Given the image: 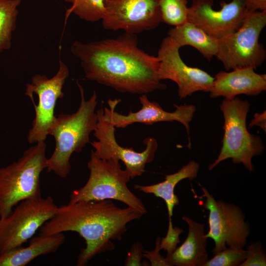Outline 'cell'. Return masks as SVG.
Segmentation results:
<instances>
[{"instance_id": "cell-28", "label": "cell", "mask_w": 266, "mask_h": 266, "mask_svg": "<svg viewBox=\"0 0 266 266\" xmlns=\"http://www.w3.org/2000/svg\"><path fill=\"white\" fill-rule=\"evenodd\" d=\"M143 247L139 241L134 243L131 247L128 256L125 259L124 265L126 266H143L141 262L143 257Z\"/></svg>"}, {"instance_id": "cell-19", "label": "cell", "mask_w": 266, "mask_h": 266, "mask_svg": "<svg viewBox=\"0 0 266 266\" xmlns=\"http://www.w3.org/2000/svg\"><path fill=\"white\" fill-rule=\"evenodd\" d=\"M199 169V164L192 160L183 166L177 172L166 175L165 180L161 182L150 185L136 184L134 188L162 199L167 207L168 218L171 219L174 207L179 203L178 198L174 193L175 186L183 179L192 180L195 179L198 175Z\"/></svg>"}, {"instance_id": "cell-6", "label": "cell", "mask_w": 266, "mask_h": 266, "mask_svg": "<svg viewBox=\"0 0 266 266\" xmlns=\"http://www.w3.org/2000/svg\"><path fill=\"white\" fill-rule=\"evenodd\" d=\"M224 117V131L222 146L215 161L208 166L212 170L219 164L228 159L234 164H242L250 172L254 170L252 160L261 155L265 146L261 137L250 133L246 126L249 102L237 97L224 99L220 105Z\"/></svg>"}, {"instance_id": "cell-27", "label": "cell", "mask_w": 266, "mask_h": 266, "mask_svg": "<svg viewBox=\"0 0 266 266\" xmlns=\"http://www.w3.org/2000/svg\"><path fill=\"white\" fill-rule=\"evenodd\" d=\"M161 238L158 236L156 241L155 249L151 251H143V256L148 259L152 266H171L166 258L162 257L159 252Z\"/></svg>"}, {"instance_id": "cell-4", "label": "cell", "mask_w": 266, "mask_h": 266, "mask_svg": "<svg viewBox=\"0 0 266 266\" xmlns=\"http://www.w3.org/2000/svg\"><path fill=\"white\" fill-rule=\"evenodd\" d=\"M46 144L36 143L19 159L0 168V217H6L21 201L41 197L40 177L46 168Z\"/></svg>"}, {"instance_id": "cell-29", "label": "cell", "mask_w": 266, "mask_h": 266, "mask_svg": "<svg viewBox=\"0 0 266 266\" xmlns=\"http://www.w3.org/2000/svg\"><path fill=\"white\" fill-rule=\"evenodd\" d=\"M246 13L266 10V0H244Z\"/></svg>"}, {"instance_id": "cell-14", "label": "cell", "mask_w": 266, "mask_h": 266, "mask_svg": "<svg viewBox=\"0 0 266 266\" xmlns=\"http://www.w3.org/2000/svg\"><path fill=\"white\" fill-rule=\"evenodd\" d=\"M213 0H192L188 8L187 21L211 37L220 40L236 32L246 14L244 0L222 1L220 9L213 8Z\"/></svg>"}, {"instance_id": "cell-25", "label": "cell", "mask_w": 266, "mask_h": 266, "mask_svg": "<svg viewBox=\"0 0 266 266\" xmlns=\"http://www.w3.org/2000/svg\"><path fill=\"white\" fill-rule=\"evenodd\" d=\"M183 230L178 227H173L171 219H169L167 233L165 237L161 239L160 247L166 251V257H169L177 248L180 242L179 235L183 233Z\"/></svg>"}, {"instance_id": "cell-13", "label": "cell", "mask_w": 266, "mask_h": 266, "mask_svg": "<svg viewBox=\"0 0 266 266\" xmlns=\"http://www.w3.org/2000/svg\"><path fill=\"white\" fill-rule=\"evenodd\" d=\"M101 19L106 30L137 34L154 30L163 22L158 0H104Z\"/></svg>"}, {"instance_id": "cell-18", "label": "cell", "mask_w": 266, "mask_h": 266, "mask_svg": "<svg viewBox=\"0 0 266 266\" xmlns=\"http://www.w3.org/2000/svg\"><path fill=\"white\" fill-rule=\"evenodd\" d=\"M63 233L41 234L30 239L29 244L0 253V266H24L36 257L56 252L65 241Z\"/></svg>"}, {"instance_id": "cell-15", "label": "cell", "mask_w": 266, "mask_h": 266, "mask_svg": "<svg viewBox=\"0 0 266 266\" xmlns=\"http://www.w3.org/2000/svg\"><path fill=\"white\" fill-rule=\"evenodd\" d=\"M139 100L142 105L141 108L135 112L130 111L127 115L120 114L115 110L120 100H108L109 107H105L103 109L104 119L111 123L116 128H125L135 123L152 125L160 122L176 121L184 126L189 134L190 124L196 110L195 105L174 104L175 109L170 112L163 109L158 102L150 101L146 94L141 95Z\"/></svg>"}, {"instance_id": "cell-1", "label": "cell", "mask_w": 266, "mask_h": 266, "mask_svg": "<svg viewBox=\"0 0 266 266\" xmlns=\"http://www.w3.org/2000/svg\"><path fill=\"white\" fill-rule=\"evenodd\" d=\"M70 51L87 79L119 92L142 95L166 88L158 77L159 58L140 49L135 34L125 32L87 43L75 41Z\"/></svg>"}, {"instance_id": "cell-20", "label": "cell", "mask_w": 266, "mask_h": 266, "mask_svg": "<svg viewBox=\"0 0 266 266\" xmlns=\"http://www.w3.org/2000/svg\"><path fill=\"white\" fill-rule=\"evenodd\" d=\"M167 35L172 38L180 48L184 46H192L208 61L217 55L219 40L211 37L187 21L170 28Z\"/></svg>"}, {"instance_id": "cell-22", "label": "cell", "mask_w": 266, "mask_h": 266, "mask_svg": "<svg viewBox=\"0 0 266 266\" xmlns=\"http://www.w3.org/2000/svg\"><path fill=\"white\" fill-rule=\"evenodd\" d=\"M71 4L66 13V20L72 13L88 22L101 20L104 11V0H63Z\"/></svg>"}, {"instance_id": "cell-2", "label": "cell", "mask_w": 266, "mask_h": 266, "mask_svg": "<svg viewBox=\"0 0 266 266\" xmlns=\"http://www.w3.org/2000/svg\"><path fill=\"white\" fill-rule=\"evenodd\" d=\"M143 215L129 207L118 206L111 200L80 201L58 207L55 215L40 228L41 234L77 233L85 241L77 265L85 266L96 255L114 249L127 225Z\"/></svg>"}, {"instance_id": "cell-8", "label": "cell", "mask_w": 266, "mask_h": 266, "mask_svg": "<svg viewBox=\"0 0 266 266\" xmlns=\"http://www.w3.org/2000/svg\"><path fill=\"white\" fill-rule=\"evenodd\" d=\"M0 217V253L22 246L56 213L58 206L48 196L23 200Z\"/></svg>"}, {"instance_id": "cell-21", "label": "cell", "mask_w": 266, "mask_h": 266, "mask_svg": "<svg viewBox=\"0 0 266 266\" xmlns=\"http://www.w3.org/2000/svg\"><path fill=\"white\" fill-rule=\"evenodd\" d=\"M22 0H0V53L10 49Z\"/></svg>"}, {"instance_id": "cell-26", "label": "cell", "mask_w": 266, "mask_h": 266, "mask_svg": "<svg viewBox=\"0 0 266 266\" xmlns=\"http://www.w3.org/2000/svg\"><path fill=\"white\" fill-rule=\"evenodd\" d=\"M247 257L240 266H266V253L260 241L253 242L246 249Z\"/></svg>"}, {"instance_id": "cell-12", "label": "cell", "mask_w": 266, "mask_h": 266, "mask_svg": "<svg viewBox=\"0 0 266 266\" xmlns=\"http://www.w3.org/2000/svg\"><path fill=\"white\" fill-rule=\"evenodd\" d=\"M180 48L169 36L163 39L157 56L160 60L159 79L161 81L170 80L176 83L180 99L199 91L209 92L214 77L200 68L187 65L180 57Z\"/></svg>"}, {"instance_id": "cell-7", "label": "cell", "mask_w": 266, "mask_h": 266, "mask_svg": "<svg viewBox=\"0 0 266 266\" xmlns=\"http://www.w3.org/2000/svg\"><path fill=\"white\" fill-rule=\"evenodd\" d=\"M266 26V10L246 13L243 24L233 33L219 40L216 57L226 70L260 66L266 58L264 46L259 42Z\"/></svg>"}, {"instance_id": "cell-16", "label": "cell", "mask_w": 266, "mask_h": 266, "mask_svg": "<svg viewBox=\"0 0 266 266\" xmlns=\"http://www.w3.org/2000/svg\"><path fill=\"white\" fill-rule=\"evenodd\" d=\"M266 90V74L256 73L254 69L247 67L219 71L209 93L211 98L223 97L233 100L239 95L257 96Z\"/></svg>"}, {"instance_id": "cell-23", "label": "cell", "mask_w": 266, "mask_h": 266, "mask_svg": "<svg viewBox=\"0 0 266 266\" xmlns=\"http://www.w3.org/2000/svg\"><path fill=\"white\" fill-rule=\"evenodd\" d=\"M162 21L173 27L187 21V0H158Z\"/></svg>"}, {"instance_id": "cell-30", "label": "cell", "mask_w": 266, "mask_h": 266, "mask_svg": "<svg viewBox=\"0 0 266 266\" xmlns=\"http://www.w3.org/2000/svg\"><path fill=\"white\" fill-rule=\"evenodd\" d=\"M257 126L261 128L265 132H266V112L265 110L262 113H256L253 119L250 121L248 127Z\"/></svg>"}, {"instance_id": "cell-5", "label": "cell", "mask_w": 266, "mask_h": 266, "mask_svg": "<svg viewBox=\"0 0 266 266\" xmlns=\"http://www.w3.org/2000/svg\"><path fill=\"white\" fill-rule=\"evenodd\" d=\"M87 166L90 171L89 178L83 187L72 191L69 203L114 200L142 215L147 213L141 200L128 187L131 175L127 169L121 168L119 161L99 158L92 150Z\"/></svg>"}, {"instance_id": "cell-10", "label": "cell", "mask_w": 266, "mask_h": 266, "mask_svg": "<svg viewBox=\"0 0 266 266\" xmlns=\"http://www.w3.org/2000/svg\"><path fill=\"white\" fill-rule=\"evenodd\" d=\"M69 74L68 67L60 58L59 67L54 76L49 78L45 75L36 74L32 77L31 83L26 84L25 94L32 100L35 110V117L27 136L29 143L45 141L56 118L55 107L57 100L64 97L63 87Z\"/></svg>"}, {"instance_id": "cell-11", "label": "cell", "mask_w": 266, "mask_h": 266, "mask_svg": "<svg viewBox=\"0 0 266 266\" xmlns=\"http://www.w3.org/2000/svg\"><path fill=\"white\" fill-rule=\"evenodd\" d=\"M102 105L96 111L98 122L93 132L97 140L90 142L95 149L94 153L103 160L112 159L123 162L131 178L141 175L145 171L146 165L154 159L158 147L156 139L152 137L145 138L143 140L145 148L140 152H136L132 147H123L116 139V128L104 119Z\"/></svg>"}, {"instance_id": "cell-9", "label": "cell", "mask_w": 266, "mask_h": 266, "mask_svg": "<svg viewBox=\"0 0 266 266\" xmlns=\"http://www.w3.org/2000/svg\"><path fill=\"white\" fill-rule=\"evenodd\" d=\"M198 198H205L200 205L209 211V231L205 237L212 239L215 254L227 247L242 249L246 245L250 228L241 209L238 206L223 200H216L205 187Z\"/></svg>"}, {"instance_id": "cell-17", "label": "cell", "mask_w": 266, "mask_h": 266, "mask_svg": "<svg viewBox=\"0 0 266 266\" xmlns=\"http://www.w3.org/2000/svg\"><path fill=\"white\" fill-rule=\"evenodd\" d=\"M182 219L188 226L186 238L169 257L166 258L171 266H203L208 260L204 226L186 216Z\"/></svg>"}, {"instance_id": "cell-24", "label": "cell", "mask_w": 266, "mask_h": 266, "mask_svg": "<svg viewBox=\"0 0 266 266\" xmlns=\"http://www.w3.org/2000/svg\"><path fill=\"white\" fill-rule=\"evenodd\" d=\"M246 257V250L227 247L208 259L203 266H238Z\"/></svg>"}, {"instance_id": "cell-3", "label": "cell", "mask_w": 266, "mask_h": 266, "mask_svg": "<svg viewBox=\"0 0 266 266\" xmlns=\"http://www.w3.org/2000/svg\"><path fill=\"white\" fill-rule=\"evenodd\" d=\"M77 84L81 99L77 110L72 114H59L48 131V135L55 138V147L51 157L47 158V171H53L63 178L70 172L71 155L80 153L90 142V135L98 122L96 92L94 91L86 100L82 86L78 82Z\"/></svg>"}]
</instances>
